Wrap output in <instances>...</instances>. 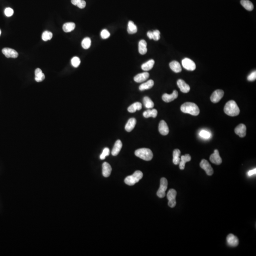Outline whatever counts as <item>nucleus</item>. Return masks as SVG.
I'll return each mask as SVG.
<instances>
[{
    "mask_svg": "<svg viewBox=\"0 0 256 256\" xmlns=\"http://www.w3.org/2000/svg\"><path fill=\"white\" fill-rule=\"evenodd\" d=\"M224 111L230 116H236L239 115L240 110L236 102L233 100L229 101L224 107Z\"/></svg>",
    "mask_w": 256,
    "mask_h": 256,
    "instance_id": "nucleus-1",
    "label": "nucleus"
},
{
    "mask_svg": "<svg viewBox=\"0 0 256 256\" xmlns=\"http://www.w3.org/2000/svg\"><path fill=\"white\" fill-rule=\"evenodd\" d=\"M181 110L185 113H188L194 116H197L200 113L198 106L193 102H186L181 106Z\"/></svg>",
    "mask_w": 256,
    "mask_h": 256,
    "instance_id": "nucleus-2",
    "label": "nucleus"
},
{
    "mask_svg": "<svg viewBox=\"0 0 256 256\" xmlns=\"http://www.w3.org/2000/svg\"><path fill=\"white\" fill-rule=\"evenodd\" d=\"M135 155L141 159L146 161H150L153 157L152 152L147 148H141L135 151Z\"/></svg>",
    "mask_w": 256,
    "mask_h": 256,
    "instance_id": "nucleus-3",
    "label": "nucleus"
},
{
    "mask_svg": "<svg viewBox=\"0 0 256 256\" xmlns=\"http://www.w3.org/2000/svg\"><path fill=\"white\" fill-rule=\"evenodd\" d=\"M143 174L141 171L137 170L135 171L132 175L126 177L124 180V182L127 185L131 186L134 185L141 179L142 178H143Z\"/></svg>",
    "mask_w": 256,
    "mask_h": 256,
    "instance_id": "nucleus-4",
    "label": "nucleus"
},
{
    "mask_svg": "<svg viewBox=\"0 0 256 256\" xmlns=\"http://www.w3.org/2000/svg\"><path fill=\"white\" fill-rule=\"evenodd\" d=\"M168 180L166 178H162L160 179V188L157 192V194L159 198H162L166 196V191L168 188Z\"/></svg>",
    "mask_w": 256,
    "mask_h": 256,
    "instance_id": "nucleus-5",
    "label": "nucleus"
},
{
    "mask_svg": "<svg viewBox=\"0 0 256 256\" xmlns=\"http://www.w3.org/2000/svg\"><path fill=\"white\" fill-rule=\"evenodd\" d=\"M177 192L175 190L171 189L169 190L167 194V198L168 200V204L171 208H174L176 205V200L175 198L177 196Z\"/></svg>",
    "mask_w": 256,
    "mask_h": 256,
    "instance_id": "nucleus-6",
    "label": "nucleus"
},
{
    "mask_svg": "<svg viewBox=\"0 0 256 256\" xmlns=\"http://www.w3.org/2000/svg\"><path fill=\"white\" fill-rule=\"evenodd\" d=\"M182 64L184 68L188 71H194L196 68L195 63L188 58H185L183 59Z\"/></svg>",
    "mask_w": 256,
    "mask_h": 256,
    "instance_id": "nucleus-7",
    "label": "nucleus"
},
{
    "mask_svg": "<svg viewBox=\"0 0 256 256\" xmlns=\"http://www.w3.org/2000/svg\"><path fill=\"white\" fill-rule=\"evenodd\" d=\"M200 166L202 169H204L207 175H211L214 174V170L211 165L208 162L207 160L203 159L200 164Z\"/></svg>",
    "mask_w": 256,
    "mask_h": 256,
    "instance_id": "nucleus-8",
    "label": "nucleus"
},
{
    "mask_svg": "<svg viewBox=\"0 0 256 256\" xmlns=\"http://www.w3.org/2000/svg\"><path fill=\"white\" fill-rule=\"evenodd\" d=\"M224 91L222 90L218 89L215 91L211 96V100L214 103L219 102L224 95Z\"/></svg>",
    "mask_w": 256,
    "mask_h": 256,
    "instance_id": "nucleus-9",
    "label": "nucleus"
},
{
    "mask_svg": "<svg viewBox=\"0 0 256 256\" xmlns=\"http://www.w3.org/2000/svg\"><path fill=\"white\" fill-rule=\"evenodd\" d=\"M2 53L4 54L5 56L7 58H18L19 54L14 49L12 48H3L2 50Z\"/></svg>",
    "mask_w": 256,
    "mask_h": 256,
    "instance_id": "nucleus-10",
    "label": "nucleus"
},
{
    "mask_svg": "<svg viewBox=\"0 0 256 256\" xmlns=\"http://www.w3.org/2000/svg\"><path fill=\"white\" fill-rule=\"evenodd\" d=\"M210 160L211 162L214 164L219 165L222 163V159L221 158L219 154V151L217 149H215L214 151V153L212 154L210 157Z\"/></svg>",
    "mask_w": 256,
    "mask_h": 256,
    "instance_id": "nucleus-11",
    "label": "nucleus"
},
{
    "mask_svg": "<svg viewBox=\"0 0 256 256\" xmlns=\"http://www.w3.org/2000/svg\"><path fill=\"white\" fill-rule=\"evenodd\" d=\"M246 126L244 124H240L238 125L235 129L234 131L236 134L241 138H243L246 135Z\"/></svg>",
    "mask_w": 256,
    "mask_h": 256,
    "instance_id": "nucleus-12",
    "label": "nucleus"
},
{
    "mask_svg": "<svg viewBox=\"0 0 256 256\" xmlns=\"http://www.w3.org/2000/svg\"><path fill=\"white\" fill-rule=\"evenodd\" d=\"M178 96V93L177 90H174L172 94L169 95L168 94H164L163 95L162 100L166 102H169L177 99Z\"/></svg>",
    "mask_w": 256,
    "mask_h": 256,
    "instance_id": "nucleus-13",
    "label": "nucleus"
},
{
    "mask_svg": "<svg viewBox=\"0 0 256 256\" xmlns=\"http://www.w3.org/2000/svg\"><path fill=\"white\" fill-rule=\"evenodd\" d=\"M227 241L228 245L231 247H236L239 244V239L235 236L230 234L227 237Z\"/></svg>",
    "mask_w": 256,
    "mask_h": 256,
    "instance_id": "nucleus-14",
    "label": "nucleus"
},
{
    "mask_svg": "<svg viewBox=\"0 0 256 256\" xmlns=\"http://www.w3.org/2000/svg\"><path fill=\"white\" fill-rule=\"evenodd\" d=\"M158 130L160 134L164 136L168 135L169 133V130L168 127L167 123L164 120H162L159 122Z\"/></svg>",
    "mask_w": 256,
    "mask_h": 256,
    "instance_id": "nucleus-15",
    "label": "nucleus"
},
{
    "mask_svg": "<svg viewBox=\"0 0 256 256\" xmlns=\"http://www.w3.org/2000/svg\"><path fill=\"white\" fill-rule=\"evenodd\" d=\"M178 87L180 88L181 92L184 93H188L190 90V87L186 84L183 80L179 79L177 82Z\"/></svg>",
    "mask_w": 256,
    "mask_h": 256,
    "instance_id": "nucleus-16",
    "label": "nucleus"
},
{
    "mask_svg": "<svg viewBox=\"0 0 256 256\" xmlns=\"http://www.w3.org/2000/svg\"><path fill=\"white\" fill-rule=\"evenodd\" d=\"M149 73L148 72L141 73L134 77V80L137 83H142L147 80L149 78Z\"/></svg>",
    "mask_w": 256,
    "mask_h": 256,
    "instance_id": "nucleus-17",
    "label": "nucleus"
},
{
    "mask_svg": "<svg viewBox=\"0 0 256 256\" xmlns=\"http://www.w3.org/2000/svg\"><path fill=\"white\" fill-rule=\"evenodd\" d=\"M111 166L107 162H104L102 164V175L105 178H108L110 175L111 173Z\"/></svg>",
    "mask_w": 256,
    "mask_h": 256,
    "instance_id": "nucleus-18",
    "label": "nucleus"
},
{
    "mask_svg": "<svg viewBox=\"0 0 256 256\" xmlns=\"http://www.w3.org/2000/svg\"><path fill=\"white\" fill-rule=\"evenodd\" d=\"M122 147V143L121 142V140H117L115 143L114 147L112 148V151H111V154L113 156H116L118 155V154L120 152V151L121 150Z\"/></svg>",
    "mask_w": 256,
    "mask_h": 256,
    "instance_id": "nucleus-19",
    "label": "nucleus"
},
{
    "mask_svg": "<svg viewBox=\"0 0 256 256\" xmlns=\"http://www.w3.org/2000/svg\"><path fill=\"white\" fill-rule=\"evenodd\" d=\"M181 160L179 163V168L181 170H184L185 168V163L191 161V157L189 154H186L185 155L181 156Z\"/></svg>",
    "mask_w": 256,
    "mask_h": 256,
    "instance_id": "nucleus-20",
    "label": "nucleus"
},
{
    "mask_svg": "<svg viewBox=\"0 0 256 256\" xmlns=\"http://www.w3.org/2000/svg\"><path fill=\"white\" fill-rule=\"evenodd\" d=\"M147 43L144 39H141L138 43V52L141 55H145L147 52Z\"/></svg>",
    "mask_w": 256,
    "mask_h": 256,
    "instance_id": "nucleus-21",
    "label": "nucleus"
},
{
    "mask_svg": "<svg viewBox=\"0 0 256 256\" xmlns=\"http://www.w3.org/2000/svg\"><path fill=\"white\" fill-rule=\"evenodd\" d=\"M136 124V120L134 118H131L126 124L125 129L127 132H131L135 127Z\"/></svg>",
    "mask_w": 256,
    "mask_h": 256,
    "instance_id": "nucleus-22",
    "label": "nucleus"
},
{
    "mask_svg": "<svg viewBox=\"0 0 256 256\" xmlns=\"http://www.w3.org/2000/svg\"><path fill=\"white\" fill-rule=\"evenodd\" d=\"M35 80L36 82H41L45 79V75L44 74L42 69L38 68L36 69L35 71Z\"/></svg>",
    "mask_w": 256,
    "mask_h": 256,
    "instance_id": "nucleus-23",
    "label": "nucleus"
},
{
    "mask_svg": "<svg viewBox=\"0 0 256 256\" xmlns=\"http://www.w3.org/2000/svg\"><path fill=\"white\" fill-rule=\"evenodd\" d=\"M170 68L175 73H180L182 71L181 65L177 61H173L169 64Z\"/></svg>",
    "mask_w": 256,
    "mask_h": 256,
    "instance_id": "nucleus-24",
    "label": "nucleus"
},
{
    "mask_svg": "<svg viewBox=\"0 0 256 256\" xmlns=\"http://www.w3.org/2000/svg\"><path fill=\"white\" fill-rule=\"evenodd\" d=\"M143 116L146 118L153 117L156 118L158 115V111L155 109H148L147 110L144 111L143 113Z\"/></svg>",
    "mask_w": 256,
    "mask_h": 256,
    "instance_id": "nucleus-25",
    "label": "nucleus"
},
{
    "mask_svg": "<svg viewBox=\"0 0 256 256\" xmlns=\"http://www.w3.org/2000/svg\"><path fill=\"white\" fill-rule=\"evenodd\" d=\"M142 108V104L141 102H136L131 105L128 108V111L131 113L136 112L137 111L141 110Z\"/></svg>",
    "mask_w": 256,
    "mask_h": 256,
    "instance_id": "nucleus-26",
    "label": "nucleus"
},
{
    "mask_svg": "<svg viewBox=\"0 0 256 256\" xmlns=\"http://www.w3.org/2000/svg\"><path fill=\"white\" fill-rule=\"evenodd\" d=\"M154 85V82L152 80H149L146 83L141 84L139 87V89L141 91H144L151 88Z\"/></svg>",
    "mask_w": 256,
    "mask_h": 256,
    "instance_id": "nucleus-27",
    "label": "nucleus"
},
{
    "mask_svg": "<svg viewBox=\"0 0 256 256\" xmlns=\"http://www.w3.org/2000/svg\"><path fill=\"white\" fill-rule=\"evenodd\" d=\"M154 64H155V61L153 59L148 60L147 62L142 65V69L145 71H149L152 68Z\"/></svg>",
    "mask_w": 256,
    "mask_h": 256,
    "instance_id": "nucleus-28",
    "label": "nucleus"
},
{
    "mask_svg": "<svg viewBox=\"0 0 256 256\" xmlns=\"http://www.w3.org/2000/svg\"><path fill=\"white\" fill-rule=\"evenodd\" d=\"M241 5L246 10L248 11H251L254 9V6L249 0H241Z\"/></svg>",
    "mask_w": 256,
    "mask_h": 256,
    "instance_id": "nucleus-29",
    "label": "nucleus"
},
{
    "mask_svg": "<svg viewBox=\"0 0 256 256\" xmlns=\"http://www.w3.org/2000/svg\"><path fill=\"white\" fill-rule=\"evenodd\" d=\"M180 154H181V151L179 149H175L174 151L173 154V162L175 165H178L180 163V160H181V159L179 158Z\"/></svg>",
    "mask_w": 256,
    "mask_h": 256,
    "instance_id": "nucleus-30",
    "label": "nucleus"
},
{
    "mask_svg": "<svg viewBox=\"0 0 256 256\" xmlns=\"http://www.w3.org/2000/svg\"><path fill=\"white\" fill-rule=\"evenodd\" d=\"M75 27V24L74 22H67L63 26V30L65 32H70L74 30Z\"/></svg>",
    "mask_w": 256,
    "mask_h": 256,
    "instance_id": "nucleus-31",
    "label": "nucleus"
},
{
    "mask_svg": "<svg viewBox=\"0 0 256 256\" xmlns=\"http://www.w3.org/2000/svg\"><path fill=\"white\" fill-rule=\"evenodd\" d=\"M128 32L130 34H135L137 32V27L132 21H130L128 25Z\"/></svg>",
    "mask_w": 256,
    "mask_h": 256,
    "instance_id": "nucleus-32",
    "label": "nucleus"
},
{
    "mask_svg": "<svg viewBox=\"0 0 256 256\" xmlns=\"http://www.w3.org/2000/svg\"><path fill=\"white\" fill-rule=\"evenodd\" d=\"M143 103L144 105L148 109H151L154 106V104L150 98L148 96H145L143 98Z\"/></svg>",
    "mask_w": 256,
    "mask_h": 256,
    "instance_id": "nucleus-33",
    "label": "nucleus"
},
{
    "mask_svg": "<svg viewBox=\"0 0 256 256\" xmlns=\"http://www.w3.org/2000/svg\"><path fill=\"white\" fill-rule=\"evenodd\" d=\"M82 46L84 49H88L91 45V40L89 37L85 38L82 42Z\"/></svg>",
    "mask_w": 256,
    "mask_h": 256,
    "instance_id": "nucleus-34",
    "label": "nucleus"
},
{
    "mask_svg": "<svg viewBox=\"0 0 256 256\" xmlns=\"http://www.w3.org/2000/svg\"><path fill=\"white\" fill-rule=\"evenodd\" d=\"M52 37L53 34L52 32H48V31H45L43 33L42 35V38L45 42L50 40L51 38H52Z\"/></svg>",
    "mask_w": 256,
    "mask_h": 256,
    "instance_id": "nucleus-35",
    "label": "nucleus"
},
{
    "mask_svg": "<svg viewBox=\"0 0 256 256\" xmlns=\"http://www.w3.org/2000/svg\"><path fill=\"white\" fill-rule=\"evenodd\" d=\"M81 61L79 58L77 57H75L72 58L71 59V64L75 68H78L80 64Z\"/></svg>",
    "mask_w": 256,
    "mask_h": 256,
    "instance_id": "nucleus-36",
    "label": "nucleus"
},
{
    "mask_svg": "<svg viewBox=\"0 0 256 256\" xmlns=\"http://www.w3.org/2000/svg\"><path fill=\"white\" fill-rule=\"evenodd\" d=\"M109 154H110V149L108 148H104L102 153L100 155V159L104 160L105 158L106 157L109 156Z\"/></svg>",
    "mask_w": 256,
    "mask_h": 256,
    "instance_id": "nucleus-37",
    "label": "nucleus"
},
{
    "mask_svg": "<svg viewBox=\"0 0 256 256\" xmlns=\"http://www.w3.org/2000/svg\"><path fill=\"white\" fill-rule=\"evenodd\" d=\"M101 36L102 39H107L110 36V33L106 29H104L101 32Z\"/></svg>",
    "mask_w": 256,
    "mask_h": 256,
    "instance_id": "nucleus-38",
    "label": "nucleus"
},
{
    "mask_svg": "<svg viewBox=\"0 0 256 256\" xmlns=\"http://www.w3.org/2000/svg\"><path fill=\"white\" fill-rule=\"evenodd\" d=\"M160 32L158 30L153 31L152 32V39L154 41H158L160 38Z\"/></svg>",
    "mask_w": 256,
    "mask_h": 256,
    "instance_id": "nucleus-39",
    "label": "nucleus"
},
{
    "mask_svg": "<svg viewBox=\"0 0 256 256\" xmlns=\"http://www.w3.org/2000/svg\"><path fill=\"white\" fill-rule=\"evenodd\" d=\"M199 135L201 137L204 138H209L211 137L210 133L205 130L201 131Z\"/></svg>",
    "mask_w": 256,
    "mask_h": 256,
    "instance_id": "nucleus-40",
    "label": "nucleus"
},
{
    "mask_svg": "<svg viewBox=\"0 0 256 256\" xmlns=\"http://www.w3.org/2000/svg\"><path fill=\"white\" fill-rule=\"evenodd\" d=\"M5 13L6 16L11 17L13 15L14 11L12 8H7L5 10Z\"/></svg>",
    "mask_w": 256,
    "mask_h": 256,
    "instance_id": "nucleus-41",
    "label": "nucleus"
},
{
    "mask_svg": "<svg viewBox=\"0 0 256 256\" xmlns=\"http://www.w3.org/2000/svg\"><path fill=\"white\" fill-rule=\"evenodd\" d=\"M256 79V72L254 71L248 76L247 79L249 81H253Z\"/></svg>",
    "mask_w": 256,
    "mask_h": 256,
    "instance_id": "nucleus-42",
    "label": "nucleus"
},
{
    "mask_svg": "<svg viewBox=\"0 0 256 256\" xmlns=\"http://www.w3.org/2000/svg\"><path fill=\"white\" fill-rule=\"evenodd\" d=\"M85 6H86V2L84 0H81L80 2L78 4L77 6L80 9H84V8H85Z\"/></svg>",
    "mask_w": 256,
    "mask_h": 256,
    "instance_id": "nucleus-43",
    "label": "nucleus"
},
{
    "mask_svg": "<svg viewBox=\"0 0 256 256\" xmlns=\"http://www.w3.org/2000/svg\"><path fill=\"white\" fill-rule=\"evenodd\" d=\"M256 168H254V169H252V170H250V171H248V176H252V175L256 174Z\"/></svg>",
    "mask_w": 256,
    "mask_h": 256,
    "instance_id": "nucleus-44",
    "label": "nucleus"
},
{
    "mask_svg": "<svg viewBox=\"0 0 256 256\" xmlns=\"http://www.w3.org/2000/svg\"><path fill=\"white\" fill-rule=\"evenodd\" d=\"M81 0H71V2L74 5L77 6Z\"/></svg>",
    "mask_w": 256,
    "mask_h": 256,
    "instance_id": "nucleus-45",
    "label": "nucleus"
},
{
    "mask_svg": "<svg viewBox=\"0 0 256 256\" xmlns=\"http://www.w3.org/2000/svg\"><path fill=\"white\" fill-rule=\"evenodd\" d=\"M147 36L149 39H152V32L149 31V32H148Z\"/></svg>",
    "mask_w": 256,
    "mask_h": 256,
    "instance_id": "nucleus-46",
    "label": "nucleus"
},
{
    "mask_svg": "<svg viewBox=\"0 0 256 256\" xmlns=\"http://www.w3.org/2000/svg\"><path fill=\"white\" fill-rule=\"evenodd\" d=\"M1 31L0 30V35H1Z\"/></svg>",
    "mask_w": 256,
    "mask_h": 256,
    "instance_id": "nucleus-47",
    "label": "nucleus"
}]
</instances>
